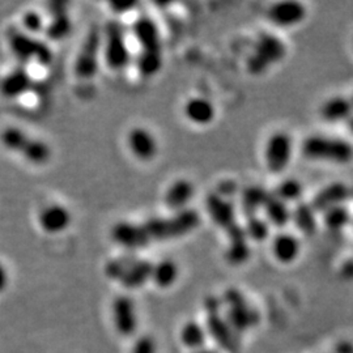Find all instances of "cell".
<instances>
[{
  "label": "cell",
  "instance_id": "39",
  "mask_svg": "<svg viewBox=\"0 0 353 353\" xmlns=\"http://www.w3.org/2000/svg\"><path fill=\"white\" fill-rule=\"evenodd\" d=\"M131 353H157L156 341L148 335L140 336L139 339L134 343Z\"/></svg>",
  "mask_w": 353,
  "mask_h": 353
},
{
  "label": "cell",
  "instance_id": "46",
  "mask_svg": "<svg viewBox=\"0 0 353 353\" xmlns=\"http://www.w3.org/2000/svg\"><path fill=\"white\" fill-rule=\"evenodd\" d=\"M0 80H1V75H0Z\"/></svg>",
  "mask_w": 353,
  "mask_h": 353
},
{
  "label": "cell",
  "instance_id": "41",
  "mask_svg": "<svg viewBox=\"0 0 353 353\" xmlns=\"http://www.w3.org/2000/svg\"><path fill=\"white\" fill-rule=\"evenodd\" d=\"M335 353H353V344L351 341H341L335 347Z\"/></svg>",
  "mask_w": 353,
  "mask_h": 353
},
{
  "label": "cell",
  "instance_id": "3",
  "mask_svg": "<svg viewBox=\"0 0 353 353\" xmlns=\"http://www.w3.org/2000/svg\"><path fill=\"white\" fill-rule=\"evenodd\" d=\"M294 139L290 132L279 130L272 132L263 147V163L272 174H281L290 166L294 156Z\"/></svg>",
  "mask_w": 353,
  "mask_h": 353
},
{
  "label": "cell",
  "instance_id": "15",
  "mask_svg": "<svg viewBox=\"0 0 353 353\" xmlns=\"http://www.w3.org/2000/svg\"><path fill=\"white\" fill-rule=\"evenodd\" d=\"M319 115L325 122L331 125H345L353 115L351 99L341 94L328 97L327 100L321 105Z\"/></svg>",
  "mask_w": 353,
  "mask_h": 353
},
{
  "label": "cell",
  "instance_id": "13",
  "mask_svg": "<svg viewBox=\"0 0 353 353\" xmlns=\"http://www.w3.org/2000/svg\"><path fill=\"white\" fill-rule=\"evenodd\" d=\"M114 327L122 336H131L138 328V314L134 301L127 296H119L113 303Z\"/></svg>",
  "mask_w": 353,
  "mask_h": 353
},
{
  "label": "cell",
  "instance_id": "44",
  "mask_svg": "<svg viewBox=\"0 0 353 353\" xmlns=\"http://www.w3.org/2000/svg\"><path fill=\"white\" fill-rule=\"evenodd\" d=\"M345 127H347V131L353 137V115L350 118V121L345 123Z\"/></svg>",
  "mask_w": 353,
  "mask_h": 353
},
{
  "label": "cell",
  "instance_id": "17",
  "mask_svg": "<svg viewBox=\"0 0 353 353\" xmlns=\"http://www.w3.org/2000/svg\"><path fill=\"white\" fill-rule=\"evenodd\" d=\"M195 195V188L192 182L186 178L174 181L165 191V204L174 212L188 210V205Z\"/></svg>",
  "mask_w": 353,
  "mask_h": 353
},
{
  "label": "cell",
  "instance_id": "34",
  "mask_svg": "<svg viewBox=\"0 0 353 353\" xmlns=\"http://www.w3.org/2000/svg\"><path fill=\"white\" fill-rule=\"evenodd\" d=\"M299 211H292V221L297 225V228L305 233L312 234L316 232V211L310 204H300L297 208Z\"/></svg>",
  "mask_w": 353,
  "mask_h": 353
},
{
  "label": "cell",
  "instance_id": "28",
  "mask_svg": "<svg viewBox=\"0 0 353 353\" xmlns=\"http://www.w3.org/2000/svg\"><path fill=\"white\" fill-rule=\"evenodd\" d=\"M20 154L30 164L43 165L50 160L51 148L43 140L29 138Z\"/></svg>",
  "mask_w": 353,
  "mask_h": 353
},
{
  "label": "cell",
  "instance_id": "33",
  "mask_svg": "<svg viewBox=\"0 0 353 353\" xmlns=\"http://www.w3.org/2000/svg\"><path fill=\"white\" fill-rule=\"evenodd\" d=\"M29 138L30 137L26 132H24L21 128L7 127L0 134V143L8 151L21 153Z\"/></svg>",
  "mask_w": 353,
  "mask_h": 353
},
{
  "label": "cell",
  "instance_id": "9",
  "mask_svg": "<svg viewBox=\"0 0 353 353\" xmlns=\"http://www.w3.org/2000/svg\"><path fill=\"white\" fill-rule=\"evenodd\" d=\"M228 310L227 321L228 325L234 330L236 332H242L248 328L252 327L256 321L258 316L252 310V307L245 303L240 292H229L227 294Z\"/></svg>",
  "mask_w": 353,
  "mask_h": 353
},
{
  "label": "cell",
  "instance_id": "8",
  "mask_svg": "<svg viewBox=\"0 0 353 353\" xmlns=\"http://www.w3.org/2000/svg\"><path fill=\"white\" fill-rule=\"evenodd\" d=\"M102 48V36L93 29L84 39L75 62V74L80 79H92L99 70V55Z\"/></svg>",
  "mask_w": 353,
  "mask_h": 353
},
{
  "label": "cell",
  "instance_id": "19",
  "mask_svg": "<svg viewBox=\"0 0 353 353\" xmlns=\"http://www.w3.org/2000/svg\"><path fill=\"white\" fill-rule=\"evenodd\" d=\"M132 30L141 51H161L160 32L152 19L140 17L135 21Z\"/></svg>",
  "mask_w": 353,
  "mask_h": 353
},
{
  "label": "cell",
  "instance_id": "35",
  "mask_svg": "<svg viewBox=\"0 0 353 353\" xmlns=\"http://www.w3.org/2000/svg\"><path fill=\"white\" fill-rule=\"evenodd\" d=\"M270 228L271 227L265 221V217L261 219L258 216H249L245 228H243V232H245V236L248 241L252 240L261 243V242L268 240Z\"/></svg>",
  "mask_w": 353,
  "mask_h": 353
},
{
  "label": "cell",
  "instance_id": "18",
  "mask_svg": "<svg viewBox=\"0 0 353 353\" xmlns=\"http://www.w3.org/2000/svg\"><path fill=\"white\" fill-rule=\"evenodd\" d=\"M32 87V77L23 67H17L11 72L1 76L0 93L7 99L23 96Z\"/></svg>",
  "mask_w": 353,
  "mask_h": 353
},
{
  "label": "cell",
  "instance_id": "2",
  "mask_svg": "<svg viewBox=\"0 0 353 353\" xmlns=\"http://www.w3.org/2000/svg\"><path fill=\"white\" fill-rule=\"evenodd\" d=\"M199 224V216L194 211L185 210L176 212L170 217L150 219L143 225L145 228L150 240L164 241L176 239L192 232Z\"/></svg>",
  "mask_w": 353,
  "mask_h": 353
},
{
  "label": "cell",
  "instance_id": "1",
  "mask_svg": "<svg viewBox=\"0 0 353 353\" xmlns=\"http://www.w3.org/2000/svg\"><path fill=\"white\" fill-rule=\"evenodd\" d=\"M301 153L313 163L348 165L353 161V144L336 137L310 135L301 143Z\"/></svg>",
  "mask_w": 353,
  "mask_h": 353
},
{
  "label": "cell",
  "instance_id": "11",
  "mask_svg": "<svg viewBox=\"0 0 353 353\" xmlns=\"http://www.w3.org/2000/svg\"><path fill=\"white\" fill-rule=\"evenodd\" d=\"M112 237L114 242L121 245L125 249L137 250L145 248L151 240L143 224L119 221L112 229Z\"/></svg>",
  "mask_w": 353,
  "mask_h": 353
},
{
  "label": "cell",
  "instance_id": "26",
  "mask_svg": "<svg viewBox=\"0 0 353 353\" xmlns=\"http://www.w3.org/2000/svg\"><path fill=\"white\" fill-rule=\"evenodd\" d=\"M225 256L228 262L232 265H240L248 262L250 256V248L248 243V239L245 236L243 228H241L233 233V240L230 241Z\"/></svg>",
  "mask_w": 353,
  "mask_h": 353
},
{
  "label": "cell",
  "instance_id": "25",
  "mask_svg": "<svg viewBox=\"0 0 353 353\" xmlns=\"http://www.w3.org/2000/svg\"><path fill=\"white\" fill-rule=\"evenodd\" d=\"M303 192H305V188L303 182L296 176H288L279 182L275 192L272 195H275L281 202L290 205L292 203L301 202Z\"/></svg>",
  "mask_w": 353,
  "mask_h": 353
},
{
  "label": "cell",
  "instance_id": "38",
  "mask_svg": "<svg viewBox=\"0 0 353 353\" xmlns=\"http://www.w3.org/2000/svg\"><path fill=\"white\" fill-rule=\"evenodd\" d=\"M23 26L26 29V33H39L41 30L45 29V20L41 16V13L36 12V11H29V12L24 13L23 16Z\"/></svg>",
  "mask_w": 353,
  "mask_h": 353
},
{
  "label": "cell",
  "instance_id": "7",
  "mask_svg": "<svg viewBox=\"0 0 353 353\" xmlns=\"http://www.w3.org/2000/svg\"><path fill=\"white\" fill-rule=\"evenodd\" d=\"M265 16L271 26L279 29H292L303 24L307 17V8L301 1L281 0L271 4Z\"/></svg>",
  "mask_w": 353,
  "mask_h": 353
},
{
  "label": "cell",
  "instance_id": "24",
  "mask_svg": "<svg viewBox=\"0 0 353 353\" xmlns=\"http://www.w3.org/2000/svg\"><path fill=\"white\" fill-rule=\"evenodd\" d=\"M179 276V268L174 261L163 259L152 265L151 281L159 288H170L176 284Z\"/></svg>",
  "mask_w": 353,
  "mask_h": 353
},
{
  "label": "cell",
  "instance_id": "21",
  "mask_svg": "<svg viewBox=\"0 0 353 353\" xmlns=\"http://www.w3.org/2000/svg\"><path fill=\"white\" fill-rule=\"evenodd\" d=\"M262 210L265 212V220L270 227L278 228L279 230H283L292 221V210L290 205L281 202L272 194L268 195Z\"/></svg>",
  "mask_w": 353,
  "mask_h": 353
},
{
  "label": "cell",
  "instance_id": "30",
  "mask_svg": "<svg viewBox=\"0 0 353 353\" xmlns=\"http://www.w3.org/2000/svg\"><path fill=\"white\" fill-rule=\"evenodd\" d=\"M207 341V331L198 322H188L181 330V341L190 350L196 351L204 347Z\"/></svg>",
  "mask_w": 353,
  "mask_h": 353
},
{
  "label": "cell",
  "instance_id": "32",
  "mask_svg": "<svg viewBox=\"0 0 353 353\" xmlns=\"http://www.w3.org/2000/svg\"><path fill=\"white\" fill-rule=\"evenodd\" d=\"M137 65L140 75L152 77L156 75L163 67V52L161 51H140Z\"/></svg>",
  "mask_w": 353,
  "mask_h": 353
},
{
  "label": "cell",
  "instance_id": "27",
  "mask_svg": "<svg viewBox=\"0 0 353 353\" xmlns=\"http://www.w3.org/2000/svg\"><path fill=\"white\" fill-rule=\"evenodd\" d=\"M208 212L211 214L212 220L216 221L221 227H233V219H234V210L233 205L221 196L212 195L208 199Z\"/></svg>",
  "mask_w": 353,
  "mask_h": 353
},
{
  "label": "cell",
  "instance_id": "36",
  "mask_svg": "<svg viewBox=\"0 0 353 353\" xmlns=\"http://www.w3.org/2000/svg\"><path fill=\"white\" fill-rule=\"evenodd\" d=\"M268 195L270 194H267L262 188H249L245 190L241 199L245 214L248 212L249 216H255L256 208H261V210L263 208Z\"/></svg>",
  "mask_w": 353,
  "mask_h": 353
},
{
  "label": "cell",
  "instance_id": "40",
  "mask_svg": "<svg viewBox=\"0 0 353 353\" xmlns=\"http://www.w3.org/2000/svg\"><path fill=\"white\" fill-rule=\"evenodd\" d=\"M110 7L113 8L114 12L121 13V14H122V13L131 11V10L135 7V4H134V3H112Z\"/></svg>",
  "mask_w": 353,
  "mask_h": 353
},
{
  "label": "cell",
  "instance_id": "6",
  "mask_svg": "<svg viewBox=\"0 0 353 353\" xmlns=\"http://www.w3.org/2000/svg\"><path fill=\"white\" fill-rule=\"evenodd\" d=\"M285 45L280 38L271 34L263 36L255 45L254 54L249 59V70L254 75H261L278 64L285 57Z\"/></svg>",
  "mask_w": 353,
  "mask_h": 353
},
{
  "label": "cell",
  "instance_id": "20",
  "mask_svg": "<svg viewBox=\"0 0 353 353\" xmlns=\"http://www.w3.org/2000/svg\"><path fill=\"white\" fill-rule=\"evenodd\" d=\"M152 265L145 259H134L119 279V283L127 290H138L145 285L151 280Z\"/></svg>",
  "mask_w": 353,
  "mask_h": 353
},
{
  "label": "cell",
  "instance_id": "29",
  "mask_svg": "<svg viewBox=\"0 0 353 353\" xmlns=\"http://www.w3.org/2000/svg\"><path fill=\"white\" fill-rule=\"evenodd\" d=\"M322 214H323V224L332 232L343 230L344 228L350 225L352 220V214L345 204H339L332 208H328Z\"/></svg>",
  "mask_w": 353,
  "mask_h": 353
},
{
  "label": "cell",
  "instance_id": "22",
  "mask_svg": "<svg viewBox=\"0 0 353 353\" xmlns=\"http://www.w3.org/2000/svg\"><path fill=\"white\" fill-rule=\"evenodd\" d=\"M207 334H210L225 350H234L237 347V336L227 323L225 319L220 318L217 313L210 314L207 322Z\"/></svg>",
  "mask_w": 353,
  "mask_h": 353
},
{
  "label": "cell",
  "instance_id": "4",
  "mask_svg": "<svg viewBox=\"0 0 353 353\" xmlns=\"http://www.w3.org/2000/svg\"><path fill=\"white\" fill-rule=\"evenodd\" d=\"M7 38L14 57H17L21 62L36 61L39 64L48 65L52 61L50 48L26 32L12 29L10 30Z\"/></svg>",
  "mask_w": 353,
  "mask_h": 353
},
{
  "label": "cell",
  "instance_id": "14",
  "mask_svg": "<svg viewBox=\"0 0 353 353\" xmlns=\"http://www.w3.org/2000/svg\"><path fill=\"white\" fill-rule=\"evenodd\" d=\"M183 114L195 126H208L214 122L217 109L214 101L205 96H192L183 105Z\"/></svg>",
  "mask_w": 353,
  "mask_h": 353
},
{
  "label": "cell",
  "instance_id": "43",
  "mask_svg": "<svg viewBox=\"0 0 353 353\" xmlns=\"http://www.w3.org/2000/svg\"><path fill=\"white\" fill-rule=\"evenodd\" d=\"M192 353H219L216 350H211V348H205L203 347L201 350H196V351H192Z\"/></svg>",
  "mask_w": 353,
  "mask_h": 353
},
{
  "label": "cell",
  "instance_id": "5",
  "mask_svg": "<svg viewBox=\"0 0 353 353\" xmlns=\"http://www.w3.org/2000/svg\"><path fill=\"white\" fill-rule=\"evenodd\" d=\"M103 52L108 67L114 71H119L126 68L131 55L127 45L125 29L117 21H110L105 29L103 38Z\"/></svg>",
  "mask_w": 353,
  "mask_h": 353
},
{
  "label": "cell",
  "instance_id": "31",
  "mask_svg": "<svg viewBox=\"0 0 353 353\" xmlns=\"http://www.w3.org/2000/svg\"><path fill=\"white\" fill-rule=\"evenodd\" d=\"M71 20L67 16L64 10H58L54 12V16L51 19L50 23L45 26L46 34L50 39L59 41L67 37L71 32Z\"/></svg>",
  "mask_w": 353,
  "mask_h": 353
},
{
  "label": "cell",
  "instance_id": "16",
  "mask_svg": "<svg viewBox=\"0 0 353 353\" xmlns=\"http://www.w3.org/2000/svg\"><path fill=\"white\" fill-rule=\"evenodd\" d=\"M71 220L72 217L70 211L61 204H51L43 208L38 216L39 227L43 229V232L50 234H58L64 232L70 227Z\"/></svg>",
  "mask_w": 353,
  "mask_h": 353
},
{
  "label": "cell",
  "instance_id": "37",
  "mask_svg": "<svg viewBox=\"0 0 353 353\" xmlns=\"http://www.w3.org/2000/svg\"><path fill=\"white\" fill-rule=\"evenodd\" d=\"M134 259L128 258V256H122V258H117L110 262H108V265H105V274L108 278L112 280H118L122 278V275L125 274L127 267L131 265Z\"/></svg>",
  "mask_w": 353,
  "mask_h": 353
},
{
  "label": "cell",
  "instance_id": "45",
  "mask_svg": "<svg viewBox=\"0 0 353 353\" xmlns=\"http://www.w3.org/2000/svg\"><path fill=\"white\" fill-rule=\"evenodd\" d=\"M350 99H351V102H352V105H353V94H352V96H351V97H350Z\"/></svg>",
  "mask_w": 353,
  "mask_h": 353
},
{
  "label": "cell",
  "instance_id": "42",
  "mask_svg": "<svg viewBox=\"0 0 353 353\" xmlns=\"http://www.w3.org/2000/svg\"><path fill=\"white\" fill-rule=\"evenodd\" d=\"M8 272H7V268L4 265L0 263V292L7 288L8 285Z\"/></svg>",
  "mask_w": 353,
  "mask_h": 353
},
{
  "label": "cell",
  "instance_id": "12",
  "mask_svg": "<svg viewBox=\"0 0 353 353\" xmlns=\"http://www.w3.org/2000/svg\"><path fill=\"white\" fill-rule=\"evenodd\" d=\"M127 144L131 153L143 163L152 161L159 153V141L150 130L135 127L128 132Z\"/></svg>",
  "mask_w": 353,
  "mask_h": 353
},
{
  "label": "cell",
  "instance_id": "23",
  "mask_svg": "<svg viewBox=\"0 0 353 353\" xmlns=\"http://www.w3.org/2000/svg\"><path fill=\"white\" fill-rule=\"evenodd\" d=\"M347 195H348V189L343 183L330 185L316 194L314 202L310 205L316 212H325L328 208L344 204Z\"/></svg>",
  "mask_w": 353,
  "mask_h": 353
},
{
  "label": "cell",
  "instance_id": "10",
  "mask_svg": "<svg viewBox=\"0 0 353 353\" xmlns=\"http://www.w3.org/2000/svg\"><path fill=\"white\" fill-rule=\"evenodd\" d=\"M301 252V240L293 232L283 229L271 237V254L279 263L290 265L296 262L300 258Z\"/></svg>",
  "mask_w": 353,
  "mask_h": 353
}]
</instances>
